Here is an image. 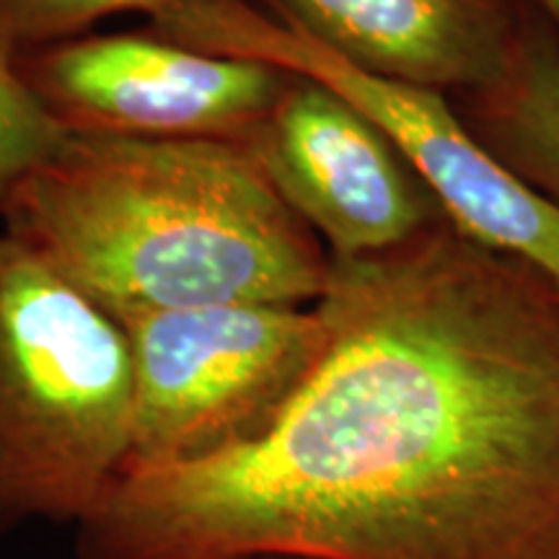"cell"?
I'll list each match as a JSON object with an SVG mask.
<instances>
[{
	"label": "cell",
	"instance_id": "cell-1",
	"mask_svg": "<svg viewBox=\"0 0 559 559\" xmlns=\"http://www.w3.org/2000/svg\"><path fill=\"white\" fill-rule=\"evenodd\" d=\"M272 428L124 472L79 559H559V288L438 221L332 260Z\"/></svg>",
	"mask_w": 559,
	"mask_h": 559
},
{
	"label": "cell",
	"instance_id": "cell-2",
	"mask_svg": "<svg viewBox=\"0 0 559 559\" xmlns=\"http://www.w3.org/2000/svg\"><path fill=\"white\" fill-rule=\"evenodd\" d=\"M0 213L9 234L115 319L313 306L332 270L243 140L68 132Z\"/></svg>",
	"mask_w": 559,
	"mask_h": 559
},
{
	"label": "cell",
	"instance_id": "cell-3",
	"mask_svg": "<svg viewBox=\"0 0 559 559\" xmlns=\"http://www.w3.org/2000/svg\"><path fill=\"white\" fill-rule=\"evenodd\" d=\"M122 324L16 236L0 234V536L79 526L130 453Z\"/></svg>",
	"mask_w": 559,
	"mask_h": 559
},
{
	"label": "cell",
	"instance_id": "cell-4",
	"mask_svg": "<svg viewBox=\"0 0 559 559\" xmlns=\"http://www.w3.org/2000/svg\"><path fill=\"white\" fill-rule=\"evenodd\" d=\"M151 16L153 32L177 45L334 91L400 151L461 236L526 262L559 288V205L500 164L445 94L353 66L285 13L272 19L247 0H171Z\"/></svg>",
	"mask_w": 559,
	"mask_h": 559
},
{
	"label": "cell",
	"instance_id": "cell-5",
	"mask_svg": "<svg viewBox=\"0 0 559 559\" xmlns=\"http://www.w3.org/2000/svg\"><path fill=\"white\" fill-rule=\"evenodd\" d=\"M117 321L132 358L124 472L198 464L264 436L326 342L317 304L198 306Z\"/></svg>",
	"mask_w": 559,
	"mask_h": 559
},
{
	"label": "cell",
	"instance_id": "cell-6",
	"mask_svg": "<svg viewBox=\"0 0 559 559\" xmlns=\"http://www.w3.org/2000/svg\"><path fill=\"white\" fill-rule=\"evenodd\" d=\"M21 79L68 132L138 138L254 135L288 73L145 34L86 37L19 58Z\"/></svg>",
	"mask_w": 559,
	"mask_h": 559
},
{
	"label": "cell",
	"instance_id": "cell-7",
	"mask_svg": "<svg viewBox=\"0 0 559 559\" xmlns=\"http://www.w3.org/2000/svg\"><path fill=\"white\" fill-rule=\"evenodd\" d=\"M249 145L332 260L383 254L445 218L379 128L317 81L290 75Z\"/></svg>",
	"mask_w": 559,
	"mask_h": 559
},
{
	"label": "cell",
	"instance_id": "cell-8",
	"mask_svg": "<svg viewBox=\"0 0 559 559\" xmlns=\"http://www.w3.org/2000/svg\"><path fill=\"white\" fill-rule=\"evenodd\" d=\"M319 45L376 75L477 94L506 79L531 13L521 0H280Z\"/></svg>",
	"mask_w": 559,
	"mask_h": 559
},
{
	"label": "cell",
	"instance_id": "cell-9",
	"mask_svg": "<svg viewBox=\"0 0 559 559\" xmlns=\"http://www.w3.org/2000/svg\"><path fill=\"white\" fill-rule=\"evenodd\" d=\"M464 122L500 164L559 205V37L542 16L528 19L506 79L464 94Z\"/></svg>",
	"mask_w": 559,
	"mask_h": 559
},
{
	"label": "cell",
	"instance_id": "cell-10",
	"mask_svg": "<svg viewBox=\"0 0 559 559\" xmlns=\"http://www.w3.org/2000/svg\"><path fill=\"white\" fill-rule=\"evenodd\" d=\"M19 58V47L0 24V200L68 135L21 79Z\"/></svg>",
	"mask_w": 559,
	"mask_h": 559
},
{
	"label": "cell",
	"instance_id": "cell-11",
	"mask_svg": "<svg viewBox=\"0 0 559 559\" xmlns=\"http://www.w3.org/2000/svg\"><path fill=\"white\" fill-rule=\"evenodd\" d=\"M171 0H0V24L13 45H58L122 11H158Z\"/></svg>",
	"mask_w": 559,
	"mask_h": 559
},
{
	"label": "cell",
	"instance_id": "cell-12",
	"mask_svg": "<svg viewBox=\"0 0 559 559\" xmlns=\"http://www.w3.org/2000/svg\"><path fill=\"white\" fill-rule=\"evenodd\" d=\"M534 5L542 11V19L547 21L559 37V0H534Z\"/></svg>",
	"mask_w": 559,
	"mask_h": 559
},
{
	"label": "cell",
	"instance_id": "cell-13",
	"mask_svg": "<svg viewBox=\"0 0 559 559\" xmlns=\"http://www.w3.org/2000/svg\"><path fill=\"white\" fill-rule=\"evenodd\" d=\"M262 559H300V557H262Z\"/></svg>",
	"mask_w": 559,
	"mask_h": 559
}]
</instances>
